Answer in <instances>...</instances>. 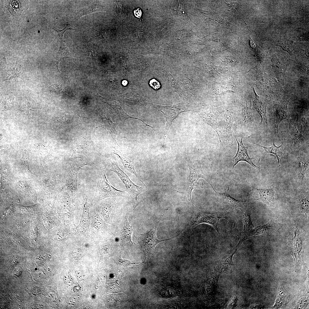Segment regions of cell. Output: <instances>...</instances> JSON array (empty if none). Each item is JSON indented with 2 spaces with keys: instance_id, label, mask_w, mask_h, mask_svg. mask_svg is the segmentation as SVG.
I'll return each mask as SVG.
<instances>
[{
  "instance_id": "cell-18",
  "label": "cell",
  "mask_w": 309,
  "mask_h": 309,
  "mask_svg": "<svg viewBox=\"0 0 309 309\" xmlns=\"http://www.w3.org/2000/svg\"><path fill=\"white\" fill-rule=\"evenodd\" d=\"M280 58L273 56L272 58V62L274 71L276 76L278 80L282 83H284L285 72L286 67L285 64L280 60Z\"/></svg>"
},
{
  "instance_id": "cell-7",
  "label": "cell",
  "mask_w": 309,
  "mask_h": 309,
  "mask_svg": "<svg viewBox=\"0 0 309 309\" xmlns=\"http://www.w3.org/2000/svg\"><path fill=\"white\" fill-rule=\"evenodd\" d=\"M159 222L149 231L144 234H140L137 237L139 242L142 244L146 251L149 254H150L153 251L155 247L159 243L169 240L179 235L178 234L171 238L163 240L158 239L157 237L156 232Z\"/></svg>"
},
{
  "instance_id": "cell-35",
  "label": "cell",
  "mask_w": 309,
  "mask_h": 309,
  "mask_svg": "<svg viewBox=\"0 0 309 309\" xmlns=\"http://www.w3.org/2000/svg\"><path fill=\"white\" fill-rule=\"evenodd\" d=\"M96 51L94 49H92L89 51L87 56H88L90 58H93L96 57Z\"/></svg>"
},
{
  "instance_id": "cell-21",
  "label": "cell",
  "mask_w": 309,
  "mask_h": 309,
  "mask_svg": "<svg viewBox=\"0 0 309 309\" xmlns=\"http://www.w3.org/2000/svg\"><path fill=\"white\" fill-rule=\"evenodd\" d=\"M105 7L97 2L83 8L79 11L76 15L77 18L97 11H105Z\"/></svg>"
},
{
  "instance_id": "cell-10",
  "label": "cell",
  "mask_w": 309,
  "mask_h": 309,
  "mask_svg": "<svg viewBox=\"0 0 309 309\" xmlns=\"http://www.w3.org/2000/svg\"><path fill=\"white\" fill-rule=\"evenodd\" d=\"M243 225V231L239 242L236 245L239 247L245 240L251 237V232L254 227L251 219L249 207L245 204L240 208Z\"/></svg>"
},
{
  "instance_id": "cell-14",
  "label": "cell",
  "mask_w": 309,
  "mask_h": 309,
  "mask_svg": "<svg viewBox=\"0 0 309 309\" xmlns=\"http://www.w3.org/2000/svg\"><path fill=\"white\" fill-rule=\"evenodd\" d=\"M280 225L278 223L271 221L266 225H260L252 229L251 237L258 235H269L273 234L279 229Z\"/></svg>"
},
{
  "instance_id": "cell-22",
  "label": "cell",
  "mask_w": 309,
  "mask_h": 309,
  "mask_svg": "<svg viewBox=\"0 0 309 309\" xmlns=\"http://www.w3.org/2000/svg\"><path fill=\"white\" fill-rule=\"evenodd\" d=\"M237 248L235 247L229 254L225 256L220 261V267H219L220 273L226 272L229 268L234 265L232 261L233 257L236 251Z\"/></svg>"
},
{
  "instance_id": "cell-19",
  "label": "cell",
  "mask_w": 309,
  "mask_h": 309,
  "mask_svg": "<svg viewBox=\"0 0 309 309\" xmlns=\"http://www.w3.org/2000/svg\"><path fill=\"white\" fill-rule=\"evenodd\" d=\"M87 164L73 165L71 167L70 177L67 185L71 191H76L77 189V177L78 172L83 166Z\"/></svg>"
},
{
  "instance_id": "cell-11",
  "label": "cell",
  "mask_w": 309,
  "mask_h": 309,
  "mask_svg": "<svg viewBox=\"0 0 309 309\" xmlns=\"http://www.w3.org/2000/svg\"><path fill=\"white\" fill-rule=\"evenodd\" d=\"M188 166L190 174L188 187L185 193L188 200L191 203L192 191L195 187L197 186L198 183H197V181L199 178H203L209 183L211 187L212 186L203 175V171L200 165L198 167L196 168L194 167L192 163H189Z\"/></svg>"
},
{
  "instance_id": "cell-20",
  "label": "cell",
  "mask_w": 309,
  "mask_h": 309,
  "mask_svg": "<svg viewBox=\"0 0 309 309\" xmlns=\"http://www.w3.org/2000/svg\"><path fill=\"white\" fill-rule=\"evenodd\" d=\"M100 116L104 124V126L109 131L113 139L116 142V135L117 132L114 123L111 120L109 116L105 112H102Z\"/></svg>"
},
{
  "instance_id": "cell-3",
  "label": "cell",
  "mask_w": 309,
  "mask_h": 309,
  "mask_svg": "<svg viewBox=\"0 0 309 309\" xmlns=\"http://www.w3.org/2000/svg\"><path fill=\"white\" fill-rule=\"evenodd\" d=\"M106 172L105 168L101 169L97 172L96 195L102 198L124 196V191L116 189L108 182L106 177Z\"/></svg>"
},
{
  "instance_id": "cell-32",
  "label": "cell",
  "mask_w": 309,
  "mask_h": 309,
  "mask_svg": "<svg viewBox=\"0 0 309 309\" xmlns=\"http://www.w3.org/2000/svg\"><path fill=\"white\" fill-rule=\"evenodd\" d=\"M69 274H68L64 276V279L65 282L67 284L70 285L73 282V278H72Z\"/></svg>"
},
{
  "instance_id": "cell-27",
  "label": "cell",
  "mask_w": 309,
  "mask_h": 309,
  "mask_svg": "<svg viewBox=\"0 0 309 309\" xmlns=\"http://www.w3.org/2000/svg\"><path fill=\"white\" fill-rule=\"evenodd\" d=\"M117 263L118 265L124 267H127L135 265V264H138L141 263L135 262L133 264L129 260L122 259L121 258V256H120L117 260Z\"/></svg>"
},
{
  "instance_id": "cell-6",
  "label": "cell",
  "mask_w": 309,
  "mask_h": 309,
  "mask_svg": "<svg viewBox=\"0 0 309 309\" xmlns=\"http://www.w3.org/2000/svg\"><path fill=\"white\" fill-rule=\"evenodd\" d=\"M288 102L283 101L276 104L274 103L273 111L270 115V119L276 134H278V127L281 122L286 120L289 123L290 118L288 108Z\"/></svg>"
},
{
  "instance_id": "cell-25",
  "label": "cell",
  "mask_w": 309,
  "mask_h": 309,
  "mask_svg": "<svg viewBox=\"0 0 309 309\" xmlns=\"http://www.w3.org/2000/svg\"><path fill=\"white\" fill-rule=\"evenodd\" d=\"M300 211L307 216L309 214V199L305 196H302L299 198Z\"/></svg>"
},
{
  "instance_id": "cell-8",
  "label": "cell",
  "mask_w": 309,
  "mask_h": 309,
  "mask_svg": "<svg viewBox=\"0 0 309 309\" xmlns=\"http://www.w3.org/2000/svg\"><path fill=\"white\" fill-rule=\"evenodd\" d=\"M294 233V237L291 241V253L294 258L295 265L297 266L303 263L304 249L301 234L296 226Z\"/></svg>"
},
{
  "instance_id": "cell-34",
  "label": "cell",
  "mask_w": 309,
  "mask_h": 309,
  "mask_svg": "<svg viewBox=\"0 0 309 309\" xmlns=\"http://www.w3.org/2000/svg\"><path fill=\"white\" fill-rule=\"evenodd\" d=\"M134 13L136 17L140 19L142 15V12L140 8H137L134 10Z\"/></svg>"
},
{
  "instance_id": "cell-16",
  "label": "cell",
  "mask_w": 309,
  "mask_h": 309,
  "mask_svg": "<svg viewBox=\"0 0 309 309\" xmlns=\"http://www.w3.org/2000/svg\"><path fill=\"white\" fill-rule=\"evenodd\" d=\"M112 151L113 153L117 155L119 157L125 169L134 175L139 181L146 186L140 177L136 172L134 168V164L130 159L115 148L112 149Z\"/></svg>"
},
{
  "instance_id": "cell-24",
  "label": "cell",
  "mask_w": 309,
  "mask_h": 309,
  "mask_svg": "<svg viewBox=\"0 0 309 309\" xmlns=\"http://www.w3.org/2000/svg\"><path fill=\"white\" fill-rule=\"evenodd\" d=\"M297 157L298 176L301 181H303L306 171L309 165L307 159L299 155Z\"/></svg>"
},
{
  "instance_id": "cell-1",
  "label": "cell",
  "mask_w": 309,
  "mask_h": 309,
  "mask_svg": "<svg viewBox=\"0 0 309 309\" xmlns=\"http://www.w3.org/2000/svg\"><path fill=\"white\" fill-rule=\"evenodd\" d=\"M104 165L106 170L113 171L117 174L125 185L126 190L131 197L132 203L134 207H136L139 203L137 200V197L144 191V187L137 185L132 182L120 168L115 159L110 158Z\"/></svg>"
},
{
  "instance_id": "cell-2",
  "label": "cell",
  "mask_w": 309,
  "mask_h": 309,
  "mask_svg": "<svg viewBox=\"0 0 309 309\" xmlns=\"http://www.w3.org/2000/svg\"><path fill=\"white\" fill-rule=\"evenodd\" d=\"M222 218H225L228 221L232 227L234 225L226 212L210 213L199 211L193 216L191 222L185 229L193 228L201 223H206L212 225L219 233V223L220 220Z\"/></svg>"
},
{
  "instance_id": "cell-30",
  "label": "cell",
  "mask_w": 309,
  "mask_h": 309,
  "mask_svg": "<svg viewBox=\"0 0 309 309\" xmlns=\"http://www.w3.org/2000/svg\"><path fill=\"white\" fill-rule=\"evenodd\" d=\"M149 84L151 87L155 90L158 89L160 87L159 82L154 79H152L150 81Z\"/></svg>"
},
{
  "instance_id": "cell-23",
  "label": "cell",
  "mask_w": 309,
  "mask_h": 309,
  "mask_svg": "<svg viewBox=\"0 0 309 309\" xmlns=\"http://www.w3.org/2000/svg\"><path fill=\"white\" fill-rule=\"evenodd\" d=\"M129 213H127L124 219V225L122 230V237L126 241L130 244H133L132 236L133 229L132 226H130L128 221Z\"/></svg>"
},
{
  "instance_id": "cell-26",
  "label": "cell",
  "mask_w": 309,
  "mask_h": 309,
  "mask_svg": "<svg viewBox=\"0 0 309 309\" xmlns=\"http://www.w3.org/2000/svg\"><path fill=\"white\" fill-rule=\"evenodd\" d=\"M21 3L19 1L13 0L10 2L8 7L11 13L14 15L21 13L23 10Z\"/></svg>"
},
{
  "instance_id": "cell-13",
  "label": "cell",
  "mask_w": 309,
  "mask_h": 309,
  "mask_svg": "<svg viewBox=\"0 0 309 309\" xmlns=\"http://www.w3.org/2000/svg\"><path fill=\"white\" fill-rule=\"evenodd\" d=\"M238 144V150L235 155L233 157V168L240 161H245L248 163L253 167L259 169V168L253 163V158H251L248 152V146L244 145L242 142V138L238 140L235 137Z\"/></svg>"
},
{
  "instance_id": "cell-9",
  "label": "cell",
  "mask_w": 309,
  "mask_h": 309,
  "mask_svg": "<svg viewBox=\"0 0 309 309\" xmlns=\"http://www.w3.org/2000/svg\"><path fill=\"white\" fill-rule=\"evenodd\" d=\"M250 200L259 201L271 206L274 201L275 192L273 188L258 189L253 187L249 196Z\"/></svg>"
},
{
  "instance_id": "cell-4",
  "label": "cell",
  "mask_w": 309,
  "mask_h": 309,
  "mask_svg": "<svg viewBox=\"0 0 309 309\" xmlns=\"http://www.w3.org/2000/svg\"><path fill=\"white\" fill-rule=\"evenodd\" d=\"M305 120L304 117L297 115L295 121L292 123H289V130L294 144L302 143L308 140V126Z\"/></svg>"
},
{
  "instance_id": "cell-28",
  "label": "cell",
  "mask_w": 309,
  "mask_h": 309,
  "mask_svg": "<svg viewBox=\"0 0 309 309\" xmlns=\"http://www.w3.org/2000/svg\"><path fill=\"white\" fill-rule=\"evenodd\" d=\"M225 119V124L228 133L231 135L232 132L231 128L232 124V118L229 115V116H226Z\"/></svg>"
},
{
  "instance_id": "cell-37",
  "label": "cell",
  "mask_w": 309,
  "mask_h": 309,
  "mask_svg": "<svg viewBox=\"0 0 309 309\" xmlns=\"http://www.w3.org/2000/svg\"><path fill=\"white\" fill-rule=\"evenodd\" d=\"M128 83V82L126 80H124L122 81V85L124 86H126L127 85Z\"/></svg>"
},
{
  "instance_id": "cell-33",
  "label": "cell",
  "mask_w": 309,
  "mask_h": 309,
  "mask_svg": "<svg viewBox=\"0 0 309 309\" xmlns=\"http://www.w3.org/2000/svg\"><path fill=\"white\" fill-rule=\"evenodd\" d=\"M51 86L52 90L54 92L59 93L61 91L62 88L57 84H53Z\"/></svg>"
},
{
  "instance_id": "cell-29",
  "label": "cell",
  "mask_w": 309,
  "mask_h": 309,
  "mask_svg": "<svg viewBox=\"0 0 309 309\" xmlns=\"http://www.w3.org/2000/svg\"><path fill=\"white\" fill-rule=\"evenodd\" d=\"M54 29L57 32L61 40H62L63 34L66 31L69 29L75 30V29L72 28L68 24H67L66 27L62 30H60L54 28Z\"/></svg>"
},
{
  "instance_id": "cell-5",
  "label": "cell",
  "mask_w": 309,
  "mask_h": 309,
  "mask_svg": "<svg viewBox=\"0 0 309 309\" xmlns=\"http://www.w3.org/2000/svg\"><path fill=\"white\" fill-rule=\"evenodd\" d=\"M152 106L162 112L165 116L166 126L164 136L168 130L173 121L181 113L190 110L188 107L184 103H180L176 105L165 106L152 104Z\"/></svg>"
},
{
  "instance_id": "cell-15",
  "label": "cell",
  "mask_w": 309,
  "mask_h": 309,
  "mask_svg": "<svg viewBox=\"0 0 309 309\" xmlns=\"http://www.w3.org/2000/svg\"><path fill=\"white\" fill-rule=\"evenodd\" d=\"M254 144L263 148L264 150V153H271L275 155L277 158L278 164H279L280 161H281L282 159L287 158V152L283 140L281 145L279 146L275 145L274 141H273L272 145L268 147L261 145L257 144Z\"/></svg>"
},
{
  "instance_id": "cell-31",
  "label": "cell",
  "mask_w": 309,
  "mask_h": 309,
  "mask_svg": "<svg viewBox=\"0 0 309 309\" xmlns=\"http://www.w3.org/2000/svg\"><path fill=\"white\" fill-rule=\"evenodd\" d=\"M114 4L115 8L117 12L119 14L123 13L124 10L121 4L117 1H115Z\"/></svg>"
},
{
  "instance_id": "cell-17",
  "label": "cell",
  "mask_w": 309,
  "mask_h": 309,
  "mask_svg": "<svg viewBox=\"0 0 309 309\" xmlns=\"http://www.w3.org/2000/svg\"><path fill=\"white\" fill-rule=\"evenodd\" d=\"M254 107L261 117L260 123L267 124V102L263 98L255 95L254 102Z\"/></svg>"
},
{
  "instance_id": "cell-12",
  "label": "cell",
  "mask_w": 309,
  "mask_h": 309,
  "mask_svg": "<svg viewBox=\"0 0 309 309\" xmlns=\"http://www.w3.org/2000/svg\"><path fill=\"white\" fill-rule=\"evenodd\" d=\"M213 189L216 194L217 201L225 208L230 209L240 208L245 203L244 201L235 199L227 193H220L214 189Z\"/></svg>"
},
{
  "instance_id": "cell-36",
  "label": "cell",
  "mask_w": 309,
  "mask_h": 309,
  "mask_svg": "<svg viewBox=\"0 0 309 309\" xmlns=\"http://www.w3.org/2000/svg\"><path fill=\"white\" fill-rule=\"evenodd\" d=\"M60 60L61 59H60V60H58L57 61V62H56V67L58 70L59 71V69H58V64H59V63L60 61Z\"/></svg>"
}]
</instances>
